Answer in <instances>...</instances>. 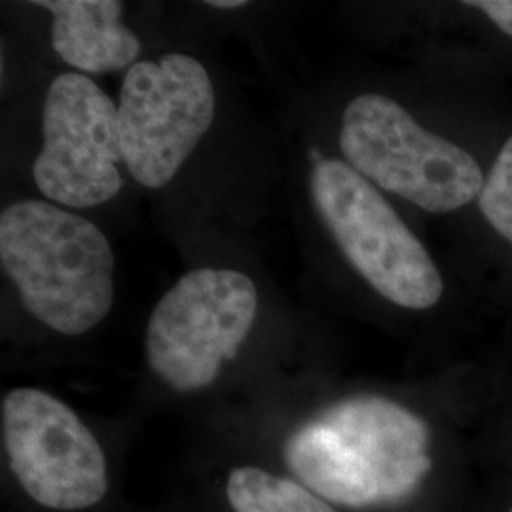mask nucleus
<instances>
[{
  "instance_id": "1",
  "label": "nucleus",
  "mask_w": 512,
  "mask_h": 512,
  "mask_svg": "<svg viewBox=\"0 0 512 512\" xmlns=\"http://www.w3.org/2000/svg\"><path fill=\"white\" fill-rule=\"evenodd\" d=\"M427 423L382 397H355L323 410L287 440L293 475L329 503L370 509L418 492L433 461Z\"/></svg>"
},
{
  "instance_id": "2",
  "label": "nucleus",
  "mask_w": 512,
  "mask_h": 512,
  "mask_svg": "<svg viewBox=\"0 0 512 512\" xmlns=\"http://www.w3.org/2000/svg\"><path fill=\"white\" fill-rule=\"evenodd\" d=\"M0 262L25 308L61 334L92 330L112 308L109 239L54 203L27 200L2 211Z\"/></svg>"
},
{
  "instance_id": "3",
  "label": "nucleus",
  "mask_w": 512,
  "mask_h": 512,
  "mask_svg": "<svg viewBox=\"0 0 512 512\" xmlns=\"http://www.w3.org/2000/svg\"><path fill=\"white\" fill-rule=\"evenodd\" d=\"M340 148L366 181L437 215L476 200L486 179L473 154L380 93L359 95L346 107Z\"/></svg>"
},
{
  "instance_id": "4",
  "label": "nucleus",
  "mask_w": 512,
  "mask_h": 512,
  "mask_svg": "<svg viewBox=\"0 0 512 512\" xmlns=\"http://www.w3.org/2000/svg\"><path fill=\"white\" fill-rule=\"evenodd\" d=\"M310 186L332 238L372 289L408 310L439 304L444 281L435 260L374 184L342 160H323Z\"/></svg>"
},
{
  "instance_id": "5",
  "label": "nucleus",
  "mask_w": 512,
  "mask_h": 512,
  "mask_svg": "<svg viewBox=\"0 0 512 512\" xmlns=\"http://www.w3.org/2000/svg\"><path fill=\"white\" fill-rule=\"evenodd\" d=\"M256 310L251 277L220 268L194 270L165 294L148 319V363L177 391L209 387L222 365L238 355Z\"/></svg>"
},
{
  "instance_id": "6",
  "label": "nucleus",
  "mask_w": 512,
  "mask_h": 512,
  "mask_svg": "<svg viewBox=\"0 0 512 512\" xmlns=\"http://www.w3.org/2000/svg\"><path fill=\"white\" fill-rule=\"evenodd\" d=\"M215 88L202 63L167 54L124 76L118 133L124 164L147 188L169 183L215 120Z\"/></svg>"
},
{
  "instance_id": "7",
  "label": "nucleus",
  "mask_w": 512,
  "mask_h": 512,
  "mask_svg": "<svg viewBox=\"0 0 512 512\" xmlns=\"http://www.w3.org/2000/svg\"><path fill=\"white\" fill-rule=\"evenodd\" d=\"M2 439L12 473L42 507L80 511L107 494L101 444L50 393L31 387L10 391L2 401Z\"/></svg>"
},
{
  "instance_id": "8",
  "label": "nucleus",
  "mask_w": 512,
  "mask_h": 512,
  "mask_svg": "<svg viewBox=\"0 0 512 512\" xmlns=\"http://www.w3.org/2000/svg\"><path fill=\"white\" fill-rule=\"evenodd\" d=\"M44 145L33 165L38 190L54 203L93 207L122 188L118 107L84 74H59L42 112Z\"/></svg>"
},
{
  "instance_id": "9",
  "label": "nucleus",
  "mask_w": 512,
  "mask_h": 512,
  "mask_svg": "<svg viewBox=\"0 0 512 512\" xmlns=\"http://www.w3.org/2000/svg\"><path fill=\"white\" fill-rule=\"evenodd\" d=\"M52 12V46L57 55L84 73L105 74L133 67L141 42L122 23L116 0H40Z\"/></svg>"
},
{
  "instance_id": "10",
  "label": "nucleus",
  "mask_w": 512,
  "mask_h": 512,
  "mask_svg": "<svg viewBox=\"0 0 512 512\" xmlns=\"http://www.w3.org/2000/svg\"><path fill=\"white\" fill-rule=\"evenodd\" d=\"M226 495L234 512H340L304 484L258 467H238Z\"/></svg>"
},
{
  "instance_id": "11",
  "label": "nucleus",
  "mask_w": 512,
  "mask_h": 512,
  "mask_svg": "<svg viewBox=\"0 0 512 512\" xmlns=\"http://www.w3.org/2000/svg\"><path fill=\"white\" fill-rule=\"evenodd\" d=\"M478 209L495 232L512 245V135L484 179Z\"/></svg>"
},
{
  "instance_id": "12",
  "label": "nucleus",
  "mask_w": 512,
  "mask_h": 512,
  "mask_svg": "<svg viewBox=\"0 0 512 512\" xmlns=\"http://www.w3.org/2000/svg\"><path fill=\"white\" fill-rule=\"evenodd\" d=\"M465 4L478 8L495 27L512 37V0H469Z\"/></svg>"
},
{
  "instance_id": "13",
  "label": "nucleus",
  "mask_w": 512,
  "mask_h": 512,
  "mask_svg": "<svg viewBox=\"0 0 512 512\" xmlns=\"http://www.w3.org/2000/svg\"><path fill=\"white\" fill-rule=\"evenodd\" d=\"M245 4L247 2H243V0H209L207 2V6L219 8V10H236V8H241Z\"/></svg>"
},
{
  "instance_id": "14",
  "label": "nucleus",
  "mask_w": 512,
  "mask_h": 512,
  "mask_svg": "<svg viewBox=\"0 0 512 512\" xmlns=\"http://www.w3.org/2000/svg\"><path fill=\"white\" fill-rule=\"evenodd\" d=\"M511 512H512V509H511Z\"/></svg>"
}]
</instances>
